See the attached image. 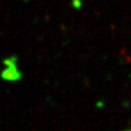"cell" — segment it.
<instances>
[{
	"instance_id": "6da1fadb",
	"label": "cell",
	"mask_w": 131,
	"mask_h": 131,
	"mask_svg": "<svg viewBox=\"0 0 131 131\" xmlns=\"http://www.w3.org/2000/svg\"><path fill=\"white\" fill-rule=\"evenodd\" d=\"M24 74L20 70L19 66H10L3 67L1 70V79L7 83H18L23 79Z\"/></svg>"
},
{
	"instance_id": "7a4b0ae2",
	"label": "cell",
	"mask_w": 131,
	"mask_h": 131,
	"mask_svg": "<svg viewBox=\"0 0 131 131\" xmlns=\"http://www.w3.org/2000/svg\"><path fill=\"white\" fill-rule=\"evenodd\" d=\"M18 62H19V58L16 55H12L8 57H5L2 60V64L3 67H10V66H18Z\"/></svg>"
},
{
	"instance_id": "3957f363",
	"label": "cell",
	"mask_w": 131,
	"mask_h": 131,
	"mask_svg": "<svg viewBox=\"0 0 131 131\" xmlns=\"http://www.w3.org/2000/svg\"><path fill=\"white\" fill-rule=\"evenodd\" d=\"M95 107L97 108V110H102V108H104L105 107V105H106V103H105V101L103 100V99H97L96 101H95Z\"/></svg>"
},
{
	"instance_id": "277c9868",
	"label": "cell",
	"mask_w": 131,
	"mask_h": 131,
	"mask_svg": "<svg viewBox=\"0 0 131 131\" xmlns=\"http://www.w3.org/2000/svg\"><path fill=\"white\" fill-rule=\"evenodd\" d=\"M130 105H131V103H130L128 100H124V101L122 102V107H123V108H126V110H127V108L130 107Z\"/></svg>"
},
{
	"instance_id": "5b68a950",
	"label": "cell",
	"mask_w": 131,
	"mask_h": 131,
	"mask_svg": "<svg viewBox=\"0 0 131 131\" xmlns=\"http://www.w3.org/2000/svg\"><path fill=\"white\" fill-rule=\"evenodd\" d=\"M72 4H73V6H74L75 8H80V7H81V5H82V3H81L80 0H73Z\"/></svg>"
},
{
	"instance_id": "8992f818",
	"label": "cell",
	"mask_w": 131,
	"mask_h": 131,
	"mask_svg": "<svg viewBox=\"0 0 131 131\" xmlns=\"http://www.w3.org/2000/svg\"><path fill=\"white\" fill-rule=\"evenodd\" d=\"M123 131H131V128H126V129H124Z\"/></svg>"
}]
</instances>
